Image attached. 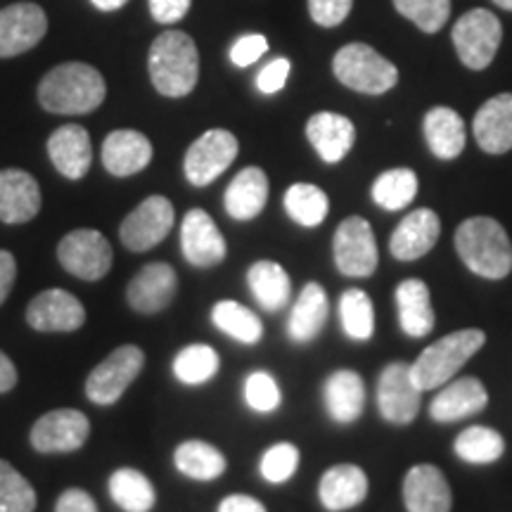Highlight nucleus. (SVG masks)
<instances>
[{
	"mask_svg": "<svg viewBox=\"0 0 512 512\" xmlns=\"http://www.w3.org/2000/svg\"><path fill=\"white\" fill-rule=\"evenodd\" d=\"M107 83L86 62H64L43 76L38 102L53 114H88L105 102Z\"/></svg>",
	"mask_w": 512,
	"mask_h": 512,
	"instance_id": "obj_1",
	"label": "nucleus"
},
{
	"mask_svg": "<svg viewBox=\"0 0 512 512\" xmlns=\"http://www.w3.org/2000/svg\"><path fill=\"white\" fill-rule=\"evenodd\" d=\"M152 86L164 98H185L200 81V50L185 31H164L147 55Z\"/></svg>",
	"mask_w": 512,
	"mask_h": 512,
	"instance_id": "obj_2",
	"label": "nucleus"
},
{
	"mask_svg": "<svg viewBox=\"0 0 512 512\" xmlns=\"http://www.w3.org/2000/svg\"><path fill=\"white\" fill-rule=\"evenodd\" d=\"M460 261L479 278L503 280L512 271V242L505 228L491 216H472L456 230Z\"/></svg>",
	"mask_w": 512,
	"mask_h": 512,
	"instance_id": "obj_3",
	"label": "nucleus"
},
{
	"mask_svg": "<svg viewBox=\"0 0 512 512\" xmlns=\"http://www.w3.org/2000/svg\"><path fill=\"white\" fill-rule=\"evenodd\" d=\"M484 342L486 335L477 328H465L437 339L411 363L415 384L425 392V389H437L441 384L451 382L465 363L479 354Z\"/></svg>",
	"mask_w": 512,
	"mask_h": 512,
	"instance_id": "obj_4",
	"label": "nucleus"
},
{
	"mask_svg": "<svg viewBox=\"0 0 512 512\" xmlns=\"http://www.w3.org/2000/svg\"><path fill=\"white\" fill-rule=\"evenodd\" d=\"M332 72L342 86L366 95L392 91L399 81V69L366 43H349L339 48L332 60Z\"/></svg>",
	"mask_w": 512,
	"mask_h": 512,
	"instance_id": "obj_5",
	"label": "nucleus"
},
{
	"mask_svg": "<svg viewBox=\"0 0 512 512\" xmlns=\"http://www.w3.org/2000/svg\"><path fill=\"white\" fill-rule=\"evenodd\" d=\"M451 38L460 62L467 69L482 72L494 62L498 48H501L503 27L494 12L475 8L458 19Z\"/></svg>",
	"mask_w": 512,
	"mask_h": 512,
	"instance_id": "obj_6",
	"label": "nucleus"
},
{
	"mask_svg": "<svg viewBox=\"0 0 512 512\" xmlns=\"http://www.w3.org/2000/svg\"><path fill=\"white\" fill-rule=\"evenodd\" d=\"M57 261L74 278L95 283L112 271L114 252L105 235L95 228H79L67 233L57 245Z\"/></svg>",
	"mask_w": 512,
	"mask_h": 512,
	"instance_id": "obj_7",
	"label": "nucleus"
},
{
	"mask_svg": "<svg viewBox=\"0 0 512 512\" xmlns=\"http://www.w3.org/2000/svg\"><path fill=\"white\" fill-rule=\"evenodd\" d=\"M145 366L143 349L136 344H121L105 361L93 368L86 380V396L98 406H112L117 403L128 384L136 382L140 370Z\"/></svg>",
	"mask_w": 512,
	"mask_h": 512,
	"instance_id": "obj_8",
	"label": "nucleus"
},
{
	"mask_svg": "<svg viewBox=\"0 0 512 512\" xmlns=\"http://www.w3.org/2000/svg\"><path fill=\"white\" fill-rule=\"evenodd\" d=\"M240 152V143L233 133L226 128H211L204 131L200 138L188 147L183 159L185 178L195 185V188H204V185L214 183L228 166L235 162Z\"/></svg>",
	"mask_w": 512,
	"mask_h": 512,
	"instance_id": "obj_9",
	"label": "nucleus"
},
{
	"mask_svg": "<svg viewBox=\"0 0 512 512\" xmlns=\"http://www.w3.org/2000/svg\"><path fill=\"white\" fill-rule=\"evenodd\" d=\"M332 254H335L337 271L347 278H370L375 273L377 242L370 223L363 216H349L339 223L332 240Z\"/></svg>",
	"mask_w": 512,
	"mask_h": 512,
	"instance_id": "obj_10",
	"label": "nucleus"
},
{
	"mask_svg": "<svg viewBox=\"0 0 512 512\" xmlns=\"http://www.w3.org/2000/svg\"><path fill=\"white\" fill-rule=\"evenodd\" d=\"M176 221L174 204L164 195H150L138 204L131 214L121 221L119 238L121 245L131 252H150L166 235L171 233Z\"/></svg>",
	"mask_w": 512,
	"mask_h": 512,
	"instance_id": "obj_11",
	"label": "nucleus"
},
{
	"mask_svg": "<svg viewBox=\"0 0 512 512\" xmlns=\"http://www.w3.org/2000/svg\"><path fill=\"white\" fill-rule=\"evenodd\" d=\"M422 389L415 384L411 363L394 361L377 377V408L389 425H411L420 413Z\"/></svg>",
	"mask_w": 512,
	"mask_h": 512,
	"instance_id": "obj_12",
	"label": "nucleus"
},
{
	"mask_svg": "<svg viewBox=\"0 0 512 512\" xmlns=\"http://www.w3.org/2000/svg\"><path fill=\"white\" fill-rule=\"evenodd\" d=\"M91 422L76 408H57L38 418L29 441L38 453H72L86 444Z\"/></svg>",
	"mask_w": 512,
	"mask_h": 512,
	"instance_id": "obj_13",
	"label": "nucleus"
},
{
	"mask_svg": "<svg viewBox=\"0 0 512 512\" xmlns=\"http://www.w3.org/2000/svg\"><path fill=\"white\" fill-rule=\"evenodd\" d=\"M48 15L36 3H15L0 10V57L29 53L43 41Z\"/></svg>",
	"mask_w": 512,
	"mask_h": 512,
	"instance_id": "obj_14",
	"label": "nucleus"
},
{
	"mask_svg": "<svg viewBox=\"0 0 512 512\" xmlns=\"http://www.w3.org/2000/svg\"><path fill=\"white\" fill-rule=\"evenodd\" d=\"M181 249L185 261L195 268L219 266L228 254L219 226L204 209H190L181 223Z\"/></svg>",
	"mask_w": 512,
	"mask_h": 512,
	"instance_id": "obj_15",
	"label": "nucleus"
},
{
	"mask_svg": "<svg viewBox=\"0 0 512 512\" xmlns=\"http://www.w3.org/2000/svg\"><path fill=\"white\" fill-rule=\"evenodd\" d=\"M27 323L36 332H74L86 323V309L74 294L50 287L29 302Z\"/></svg>",
	"mask_w": 512,
	"mask_h": 512,
	"instance_id": "obj_16",
	"label": "nucleus"
},
{
	"mask_svg": "<svg viewBox=\"0 0 512 512\" xmlns=\"http://www.w3.org/2000/svg\"><path fill=\"white\" fill-rule=\"evenodd\" d=\"M178 290L176 271L164 261L147 264L126 287V302L143 316H155L174 302Z\"/></svg>",
	"mask_w": 512,
	"mask_h": 512,
	"instance_id": "obj_17",
	"label": "nucleus"
},
{
	"mask_svg": "<svg viewBox=\"0 0 512 512\" xmlns=\"http://www.w3.org/2000/svg\"><path fill=\"white\" fill-rule=\"evenodd\" d=\"M441 235V221L437 211L420 207L406 214L394 228L389 240V252L399 261H418L432 252Z\"/></svg>",
	"mask_w": 512,
	"mask_h": 512,
	"instance_id": "obj_18",
	"label": "nucleus"
},
{
	"mask_svg": "<svg viewBox=\"0 0 512 512\" xmlns=\"http://www.w3.org/2000/svg\"><path fill=\"white\" fill-rule=\"evenodd\" d=\"M155 155L150 138L133 128H119L112 131L102 143V164L117 178L136 176L147 169Z\"/></svg>",
	"mask_w": 512,
	"mask_h": 512,
	"instance_id": "obj_19",
	"label": "nucleus"
},
{
	"mask_svg": "<svg viewBox=\"0 0 512 512\" xmlns=\"http://www.w3.org/2000/svg\"><path fill=\"white\" fill-rule=\"evenodd\" d=\"M41 211V185L22 169L0 171V221L19 226Z\"/></svg>",
	"mask_w": 512,
	"mask_h": 512,
	"instance_id": "obj_20",
	"label": "nucleus"
},
{
	"mask_svg": "<svg viewBox=\"0 0 512 512\" xmlns=\"http://www.w3.org/2000/svg\"><path fill=\"white\" fill-rule=\"evenodd\" d=\"M48 155L64 178L81 181L93 164L91 136L79 124H64L48 138Z\"/></svg>",
	"mask_w": 512,
	"mask_h": 512,
	"instance_id": "obj_21",
	"label": "nucleus"
},
{
	"mask_svg": "<svg viewBox=\"0 0 512 512\" xmlns=\"http://www.w3.org/2000/svg\"><path fill=\"white\" fill-rule=\"evenodd\" d=\"M306 138L325 164H337L356 143L354 121L337 112H316L306 121Z\"/></svg>",
	"mask_w": 512,
	"mask_h": 512,
	"instance_id": "obj_22",
	"label": "nucleus"
},
{
	"mask_svg": "<svg viewBox=\"0 0 512 512\" xmlns=\"http://www.w3.org/2000/svg\"><path fill=\"white\" fill-rule=\"evenodd\" d=\"M403 503L408 512H451V486L434 465H415L403 479Z\"/></svg>",
	"mask_w": 512,
	"mask_h": 512,
	"instance_id": "obj_23",
	"label": "nucleus"
},
{
	"mask_svg": "<svg viewBox=\"0 0 512 512\" xmlns=\"http://www.w3.org/2000/svg\"><path fill=\"white\" fill-rule=\"evenodd\" d=\"M477 145L486 155H505L512 150V93L494 95L479 107L472 121Z\"/></svg>",
	"mask_w": 512,
	"mask_h": 512,
	"instance_id": "obj_24",
	"label": "nucleus"
},
{
	"mask_svg": "<svg viewBox=\"0 0 512 512\" xmlns=\"http://www.w3.org/2000/svg\"><path fill=\"white\" fill-rule=\"evenodd\" d=\"M489 403V392L477 377H458L434 396L430 415L437 422H458L482 413Z\"/></svg>",
	"mask_w": 512,
	"mask_h": 512,
	"instance_id": "obj_25",
	"label": "nucleus"
},
{
	"mask_svg": "<svg viewBox=\"0 0 512 512\" xmlns=\"http://www.w3.org/2000/svg\"><path fill=\"white\" fill-rule=\"evenodd\" d=\"M318 496L325 510L342 512L356 508L368 496V477L358 465H332L318 484Z\"/></svg>",
	"mask_w": 512,
	"mask_h": 512,
	"instance_id": "obj_26",
	"label": "nucleus"
},
{
	"mask_svg": "<svg viewBox=\"0 0 512 512\" xmlns=\"http://www.w3.org/2000/svg\"><path fill=\"white\" fill-rule=\"evenodd\" d=\"M325 411L339 425H351L366 408V384L354 370H337L323 384Z\"/></svg>",
	"mask_w": 512,
	"mask_h": 512,
	"instance_id": "obj_27",
	"label": "nucleus"
},
{
	"mask_svg": "<svg viewBox=\"0 0 512 512\" xmlns=\"http://www.w3.org/2000/svg\"><path fill=\"white\" fill-rule=\"evenodd\" d=\"M330 316L328 294L323 285L306 283L287 318V335L294 344H309L323 332Z\"/></svg>",
	"mask_w": 512,
	"mask_h": 512,
	"instance_id": "obj_28",
	"label": "nucleus"
},
{
	"mask_svg": "<svg viewBox=\"0 0 512 512\" xmlns=\"http://www.w3.org/2000/svg\"><path fill=\"white\" fill-rule=\"evenodd\" d=\"M268 202V176L259 166H247L230 181L223 195V207L235 221H252Z\"/></svg>",
	"mask_w": 512,
	"mask_h": 512,
	"instance_id": "obj_29",
	"label": "nucleus"
},
{
	"mask_svg": "<svg viewBox=\"0 0 512 512\" xmlns=\"http://www.w3.org/2000/svg\"><path fill=\"white\" fill-rule=\"evenodd\" d=\"M396 306H399V323L401 330L408 337H425L434 328V309L430 287L425 280L408 278L396 285Z\"/></svg>",
	"mask_w": 512,
	"mask_h": 512,
	"instance_id": "obj_30",
	"label": "nucleus"
},
{
	"mask_svg": "<svg viewBox=\"0 0 512 512\" xmlns=\"http://www.w3.org/2000/svg\"><path fill=\"white\" fill-rule=\"evenodd\" d=\"M427 145L439 159H456L465 150V121L451 107H432L422 121Z\"/></svg>",
	"mask_w": 512,
	"mask_h": 512,
	"instance_id": "obj_31",
	"label": "nucleus"
},
{
	"mask_svg": "<svg viewBox=\"0 0 512 512\" xmlns=\"http://www.w3.org/2000/svg\"><path fill=\"white\" fill-rule=\"evenodd\" d=\"M247 285L252 290L256 304L266 311H280L290 302L292 283L290 275L275 261H256L247 271Z\"/></svg>",
	"mask_w": 512,
	"mask_h": 512,
	"instance_id": "obj_32",
	"label": "nucleus"
},
{
	"mask_svg": "<svg viewBox=\"0 0 512 512\" xmlns=\"http://www.w3.org/2000/svg\"><path fill=\"white\" fill-rule=\"evenodd\" d=\"M174 463L178 472L185 477L195 479V482H214L226 472V456L209 441L188 439L176 446Z\"/></svg>",
	"mask_w": 512,
	"mask_h": 512,
	"instance_id": "obj_33",
	"label": "nucleus"
},
{
	"mask_svg": "<svg viewBox=\"0 0 512 512\" xmlns=\"http://www.w3.org/2000/svg\"><path fill=\"white\" fill-rule=\"evenodd\" d=\"M110 496L124 512H150L155 508V486L140 470L119 467L110 477Z\"/></svg>",
	"mask_w": 512,
	"mask_h": 512,
	"instance_id": "obj_34",
	"label": "nucleus"
},
{
	"mask_svg": "<svg viewBox=\"0 0 512 512\" xmlns=\"http://www.w3.org/2000/svg\"><path fill=\"white\" fill-rule=\"evenodd\" d=\"M211 323L219 328L223 335L233 337L240 344H256L264 337V325L259 316L247 306H242L233 299H223L216 302L211 309Z\"/></svg>",
	"mask_w": 512,
	"mask_h": 512,
	"instance_id": "obj_35",
	"label": "nucleus"
},
{
	"mask_svg": "<svg viewBox=\"0 0 512 512\" xmlns=\"http://www.w3.org/2000/svg\"><path fill=\"white\" fill-rule=\"evenodd\" d=\"M287 216L304 228H316L328 219L330 200L325 190L313 183H294L287 188L283 197Z\"/></svg>",
	"mask_w": 512,
	"mask_h": 512,
	"instance_id": "obj_36",
	"label": "nucleus"
},
{
	"mask_svg": "<svg viewBox=\"0 0 512 512\" xmlns=\"http://www.w3.org/2000/svg\"><path fill=\"white\" fill-rule=\"evenodd\" d=\"M420 181L413 169H389L375 178L373 202L384 211H401L415 200Z\"/></svg>",
	"mask_w": 512,
	"mask_h": 512,
	"instance_id": "obj_37",
	"label": "nucleus"
},
{
	"mask_svg": "<svg viewBox=\"0 0 512 512\" xmlns=\"http://www.w3.org/2000/svg\"><path fill=\"white\" fill-rule=\"evenodd\" d=\"M453 451L460 460L470 465H489L496 463L505 453V439L501 432L491 430L484 425H472L456 437Z\"/></svg>",
	"mask_w": 512,
	"mask_h": 512,
	"instance_id": "obj_38",
	"label": "nucleus"
},
{
	"mask_svg": "<svg viewBox=\"0 0 512 512\" xmlns=\"http://www.w3.org/2000/svg\"><path fill=\"white\" fill-rule=\"evenodd\" d=\"M339 320L344 335L354 342H368L375 335V309L370 297L358 287H349L339 297Z\"/></svg>",
	"mask_w": 512,
	"mask_h": 512,
	"instance_id": "obj_39",
	"label": "nucleus"
},
{
	"mask_svg": "<svg viewBox=\"0 0 512 512\" xmlns=\"http://www.w3.org/2000/svg\"><path fill=\"white\" fill-rule=\"evenodd\" d=\"M219 366L221 358L209 344H188L174 358V375L178 382L197 387V384L209 382L219 373Z\"/></svg>",
	"mask_w": 512,
	"mask_h": 512,
	"instance_id": "obj_40",
	"label": "nucleus"
},
{
	"mask_svg": "<svg viewBox=\"0 0 512 512\" xmlns=\"http://www.w3.org/2000/svg\"><path fill=\"white\" fill-rule=\"evenodd\" d=\"M36 491L29 479L17 472L8 460L0 458V510L5 512H34Z\"/></svg>",
	"mask_w": 512,
	"mask_h": 512,
	"instance_id": "obj_41",
	"label": "nucleus"
},
{
	"mask_svg": "<svg viewBox=\"0 0 512 512\" xmlns=\"http://www.w3.org/2000/svg\"><path fill=\"white\" fill-rule=\"evenodd\" d=\"M394 8L425 34H437L451 17V0H394Z\"/></svg>",
	"mask_w": 512,
	"mask_h": 512,
	"instance_id": "obj_42",
	"label": "nucleus"
},
{
	"mask_svg": "<svg viewBox=\"0 0 512 512\" xmlns=\"http://www.w3.org/2000/svg\"><path fill=\"white\" fill-rule=\"evenodd\" d=\"M299 467V448L290 441H278L261 456V477L271 484H285Z\"/></svg>",
	"mask_w": 512,
	"mask_h": 512,
	"instance_id": "obj_43",
	"label": "nucleus"
},
{
	"mask_svg": "<svg viewBox=\"0 0 512 512\" xmlns=\"http://www.w3.org/2000/svg\"><path fill=\"white\" fill-rule=\"evenodd\" d=\"M245 401L256 413H273L283 401L278 382L266 370H254L245 380Z\"/></svg>",
	"mask_w": 512,
	"mask_h": 512,
	"instance_id": "obj_44",
	"label": "nucleus"
},
{
	"mask_svg": "<svg viewBox=\"0 0 512 512\" xmlns=\"http://www.w3.org/2000/svg\"><path fill=\"white\" fill-rule=\"evenodd\" d=\"M354 0H309L311 19L320 27H337L349 17Z\"/></svg>",
	"mask_w": 512,
	"mask_h": 512,
	"instance_id": "obj_45",
	"label": "nucleus"
},
{
	"mask_svg": "<svg viewBox=\"0 0 512 512\" xmlns=\"http://www.w3.org/2000/svg\"><path fill=\"white\" fill-rule=\"evenodd\" d=\"M268 53V41L261 34H247L240 36L238 41L230 48V60L235 67H249V64L259 62L261 57Z\"/></svg>",
	"mask_w": 512,
	"mask_h": 512,
	"instance_id": "obj_46",
	"label": "nucleus"
},
{
	"mask_svg": "<svg viewBox=\"0 0 512 512\" xmlns=\"http://www.w3.org/2000/svg\"><path fill=\"white\" fill-rule=\"evenodd\" d=\"M292 64L287 57H275L273 62H268L264 69H261L259 76H256V88H259L264 95H275L285 88L287 76H290Z\"/></svg>",
	"mask_w": 512,
	"mask_h": 512,
	"instance_id": "obj_47",
	"label": "nucleus"
},
{
	"mask_svg": "<svg viewBox=\"0 0 512 512\" xmlns=\"http://www.w3.org/2000/svg\"><path fill=\"white\" fill-rule=\"evenodd\" d=\"M192 0H150V12L159 24H176L190 12Z\"/></svg>",
	"mask_w": 512,
	"mask_h": 512,
	"instance_id": "obj_48",
	"label": "nucleus"
},
{
	"mask_svg": "<svg viewBox=\"0 0 512 512\" xmlns=\"http://www.w3.org/2000/svg\"><path fill=\"white\" fill-rule=\"evenodd\" d=\"M55 512H98L93 496L83 489H67L57 498Z\"/></svg>",
	"mask_w": 512,
	"mask_h": 512,
	"instance_id": "obj_49",
	"label": "nucleus"
},
{
	"mask_svg": "<svg viewBox=\"0 0 512 512\" xmlns=\"http://www.w3.org/2000/svg\"><path fill=\"white\" fill-rule=\"evenodd\" d=\"M17 280V261L8 249H0V306L10 297L12 285Z\"/></svg>",
	"mask_w": 512,
	"mask_h": 512,
	"instance_id": "obj_50",
	"label": "nucleus"
},
{
	"mask_svg": "<svg viewBox=\"0 0 512 512\" xmlns=\"http://www.w3.org/2000/svg\"><path fill=\"white\" fill-rule=\"evenodd\" d=\"M219 512H268L266 505L261 501H256L254 496H245V494H233L226 496L219 505Z\"/></svg>",
	"mask_w": 512,
	"mask_h": 512,
	"instance_id": "obj_51",
	"label": "nucleus"
},
{
	"mask_svg": "<svg viewBox=\"0 0 512 512\" xmlns=\"http://www.w3.org/2000/svg\"><path fill=\"white\" fill-rule=\"evenodd\" d=\"M17 384V368L15 363L10 361L8 356L0 351V394L10 392V389H15Z\"/></svg>",
	"mask_w": 512,
	"mask_h": 512,
	"instance_id": "obj_52",
	"label": "nucleus"
},
{
	"mask_svg": "<svg viewBox=\"0 0 512 512\" xmlns=\"http://www.w3.org/2000/svg\"><path fill=\"white\" fill-rule=\"evenodd\" d=\"M91 3H93L98 10H102V12H114V10L124 8L128 0H91Z\"/></svg>",
	"mask_w": 512,
	"mask_h": 512,
	"instance_id": "obj_53",
	"label": "nucleus"
},
{
	"mask_svg": "<svg viewBox=\"0 0 512 512\" xmlns=\"http://www.w3.org/2000/svg\"><path fill=\"white\" fill-rule=\"evenodd\" d=\"M494 3L498 5V8H503V10H510V12H512V0H494Z\"/></svg>",
	"mask_w": 512,
	"mask_h": 512,
	"instance_id": "obj_54",
	"label": "nucleus"
},
{
	"mask_svg": "<svg viewBox=\"0 0 512 512\" xmlns=\"http://www.w3.org/2000/svg\"><path fill=\"white\" fill-rule=\"evenodd\" d=\"M0 512H5V510H0Z\"/></svg>",
	"mask_w": 512,
	"mask_h": 512,
	"instance_id": "obj_55",
	"label": "nucleus"
}]
</instances>
